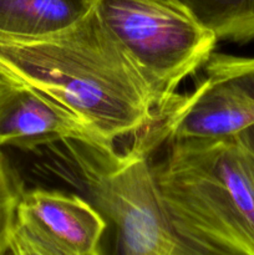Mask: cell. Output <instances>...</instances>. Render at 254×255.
I'll use <instances>...</instances> for the list:
<instances>
[{"label":"cell","instance_id":"obj_1","mask_svg":"<svg viewBox=\"0 0 254 255\" xmlns=\"http://www.w3.org/2000/svg\"><path fill=\"white\" fill-rule=\"evenodd\" d=\"M0 66L47 95L111 143L156 120L144 77L94 11L41 39L0 36Z\"/></svg>","mask_w":254,"mask_h":255},{"label":"cell","instance_id":"obj_2","mask_svg":"<svg viewBox=\"0 0 254 255\" xmlns=\"http://www.w3.org/2000/svg\"><path fill=\"white\" fill-rule=\"evenodd\" d=\"M151 167L162 202L182 229L254 255V153L238 137L168 142Z\"/></svg>","mask_w":254,"mask_h":255},{"label":"cell","instance_id":"obj_3","mask_svg":"<svg viewBox=\"0 0 254 255\" xmlns=\"http://www.w3.org/2000/svg\"><path fill=\"white\" fill-rule=\"evenodd\" d=\"M95 12L148 84L156 117L179 84L207 64L218 42L188 9L159 0H97Z\"/></svg>","mask_w":254,"mask_h":255},{"label":"cell","instance_id":"obj_4","mask_svg":"<svg viewBox=\"0 0 254 255\" xmlns=\"http://www.w3.org/2000/svg\"><path fill=\"white\" fill-rule=\"evenodd\" d=\"M99 207L116 232L112 255H243L182 229L164 207L148 168H131L107 182Z\"/></svg>","mask_w":254,"mask_h":255},{"label":"cell","instance_id":"obj_5","mask_svg":"<svg viewBox=\"0 0 254 255\" xmlns=\"http://www.w3.org/2000/svg\"><path fill=\"white\" fill-rule=\"evenodd\" d=\"M252 125L253 97L234 82L204 76L192 92L176 95L139 136L153 152L172 141L228 138Z\"/></svg>","mask_w":254,"mask_h":255},{"label":"cell","instance_id":"obj_6","mask_svg":"<svg viewBox=\"0 0 254 255\" xmlns=\"http://www.w3.org/2000/svg\"><path fill=\"white\" fill-rule=\"evenodd\" d=\"M15 226L60 255H96L107 228L104 214L81 197L41 188L24 191Z\"/></svg>","mask_w":254,"mask_h":255},{"label":"cell","instance_id":"obj_7","mask_svg":"<svg viewBox=\"0 0 254 255\" xmlns=\"http://www.w3.org/2000/svg\"><path fill=\"white\" fill-rule=\"evenodd\" d=\"M76 141L115 146L70 110L22 84L0 107V146L32 151L41 146Z\"/></svg>","mask_w":254,"mask_h":255},{"label":"cell","instance_id":"obj_8","mask_svg":"<svg viewBox=\"0 0 254 255\" xmlns=\"http://www.w3.org/2000/svg\"><path fill=\"white\" fill-rule=\"evenodd\" d=\"M97 0H0V36L41 39L91 14Z\"/></svg>","mask_w":254,"mask_h":255},{"label":"cell","instance_id":"obj_9","mask_svg":"<svg viewBox=\"0 0 254 255\" xmlns=\"http://www.w3.org/2000/svg\"><path fill=\"white\" fill-rule=\"evenodd\" d=\"M218 41L254 40V0H182Z\"/></svg>","mask_w":254,"mask_h":255},{"label":"cell","instance_id":"obj_10","mask_svg":"<svg viewBox=\"0 0 254 255\" xmlns=\"http://www.w3.org/2000/svg\"><path fill=\"white\" fill-rule=\"evenodd\" d=\"M24 186L0 146V255H7Z\"/></svg>","mask_w":254,"mask_h":255},{"label":"cell","instance_id":"obj_11","mask_svg":"<svg viewBox=\"0 0 254 255\" xmlns=\"http://www.w3.org/2000/svg\"><path fill=\"white\" fill-rule=\"evenodd\" d=\"M11 255H60L42 248L37 243L29 238L25 233H22L16 226L12 232L11 241H10V251ZM96 255H101V251Z\"/></svg>","mask_w":254,"mask_h":255},{"label":"cell","instance_id":"obj_12","mask_svg":"<svg viewBox=\"0 0 254 255\" xmlns=\"http://www.w3.org/2000/svg\"><path fill=\"white\" fill-rule=\"evenodd\" d=\"M22 85L21 81L15 79L11 74L0 66V107L4 104L5 100L12 94L16 89Z\"/></svg>","mask_w":254,"mask_h":255},{"label":"cell","instance_id":"obj_13","mask_svg":"<svg viewBox=\"0 0 254 255\" xmlns=\"http://www.w3.org/2000/svg\"><path fill=\"white\" fill-rule=\"evenodd\" d=\"M237 137L254 153V125L249 126L248 128L243 129L241 133L237 134Z\"/></svg>","mask_w":254,"mask_h":255},{"label":"cell","instance_id":"obj_14","mask_svg":"<svg viewBox=\"0 0 254 255\" xmlns=\"http://www.w3.org/2000/svg\"><path fill=\"white\" fill-rule=\"evenodd\" d=\"M159 1H163V2H167V4L174 5V6L184 7V9H187L186 5L183 4V1H182V0H159Z\"/></svg>","mask_w":254,"mask_h":255}]
</instances>
